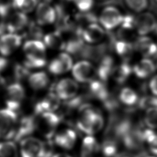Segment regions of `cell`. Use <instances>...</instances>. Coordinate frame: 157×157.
Returning <instances> with one entry per match:
<instances>
[{
    "mask_svg": "<svg viewBox=\"0 0 157 157\" xmlns=\"http://www.w3.org/2000/svg\"><path fill=\"white\" fill-rule=\"evenodd\" d=\"M23 50L25 56V66L27 67L40 68L46 64V47L42 41L28 40L24 44Z\"/></svg>",
    "mask_w": 157,
    "mask_h": 157,
    "instance_id": "obj_1",
    "label": "cell"
},
{
    "mask_svg": "<svg viewBox=\"0 0 157 157\" xmlns=\"http://www.w3.org/2000/svg\"><path fill=\"white\" fill-rule=\"evenodd\" d=\"M104 124L102 116L94 109L85 107L82 109L77 119L78 128L85 134L92 136L100 131Z\"/></svg>",
    "mask_w": 157,
    "mask_h": 157,
    "instance_id": "obj_2",
    "label": "cell"
},
{
    "mask_svg": "<svg viewBox=\"0 0 157 157\" xmlns=\"http://www.w3.org/2000/svg\"><path fill=\"white\" fill-rule=\"evenodd\" d=\"M36 115V130L46 139L50 140L55 134L60 121L59 117L54 112H44Z\"/></svg>",
    "mask_w": 157,
    "mask_h": 157,
    "instance_id": "obj_3",
    "label": "cell"
},
{
    "mask_svg": "<svg viewBox=\"0 0 157 157\" xmlns=\"http://www.w3.org/2000/svg\"><path fill=\"white\" fill-rule=\"evenodd\" d=\"M17 124L15 111L6 108L0 110V139L13 138Z\"/></svg>",
    "mask_w": 157,
    "mask_h": 157,
    "instance_id": "obj_4",
    "label": "cell"
},
{
    "mask_svg": "<svg viewBox=\"0 0 157 157\" xmlns=\"http://www.w3.org/2000/svg\"><path fill=\"white\" fill-rule=\"evenodd\" d=\"M21 157H44L47 150L45 144L34 137H27L20 142Z\"/></svg>",
    "mask_w": 157,
    "mask_h": 157,
    "instance_id": "obj_5",
    "label": "cell"
},
{
    "mask_svg": "<svg viewBox=\"0 0 157 157\" xmlns=\"http://www.w3.org/2000/svg\"><path fill=\"white\" fill-rule=\"evenodd\" d=\"M25 98V91L20 83H11L6 88L5 101L7 108L16 111L20 107Z\"/></svg>",
    "mask_w": 157,
    "mask_h": 157,
    "instance_id": "obj_6",
    "label": "cell"
},
{
    "mask_svg": "<svg viewBox=\"0 0 157 157\" xmlns=\"http://www.w3.org/2000/svg\"><path fill=\"white\" fill-rule=\"evenodd\" d=\"M123 17L117 7L107 6L101 11L99 20L103 28L107 30H111L121 24Z\"/></svg>",
    "mask_w": 157,
    "mask_h": 157,
    "instance_id": "obj_7",
    "label": "cell"
},
{
    "mask_svg": "<svg viewBox=\"0 0 157 157\" xmlns=\"http://www.w3.org/2000/svg\"><path fill=\"white\" fill-rule=\"evenodd\" d=\"M72 74L76 81L81 83H87L94 79L96 74V70L90 62L81 61L73 65Z\"/></svg>",
    "mask_w": 157,
    "mask_h": 157,
    "instance_id": "obj_8",
    "label": "cell"
},
{
    "mask_svg": "<svg viewBox=\"0 0 157 157\" xmlns=\"http://www.w3.org/2000/svg\"><path fill=\"white\" fill-rule=\"evenodd\" d=\"M157 21L153 14L150 12H143L134 17V26L137 33L145 36L156 29Z\"/></svg>",
    "mask_w": 157,
    "mask_h": 157,
    "instance_id": "obj_9",
    "label": "cell"
},
{
    "mask_svg": "<svg viewBox=\"0 0 157 157\" xmlns=\"http://www.w3.org/2000/svg\"><path fill=\"white\" fill-rule=\"evenodd\" d=\"M79 90L77 82L70 78L61 79L55 86V93L63 100H69L74 98Z\"/></svg>",
    "mask_w": 157,
    "mask_h": 157,
    "instance_id": "obj_10",
    "label": "cell"
},
{
    "mask_svg": "<svg viewBox=\"0 0 157 157\" xmlns=\"http://www.w3.org/2000/svg\"><path fill=\"white\" fill-rule=\"evenodd\" d=\"M72 67L71 56L67 53H61L50 61L48 70L54 75H60L68 72Z\"/></svg>",
    "mask_w": 157,
    "mask_h": 157,
    "instance_id": "obj_11",
    "label": "cell"
},
{
    "mask_svg": "<svg viewBox=\"0 0 157 157\" xmlns=\"http://www.w3.org/2000/svg\"><path fill=\"white\" fill-rule=\"evenodd\" d=\"M22 38L21 36L8 33L0 37V54L7 56L12 54L21 45Z\"/></svg>",
    "mask_w": 157,
    "mask_h": 157,
    "instance_id": "obj_12",
    "label": "cell"
},
{
    "mask_svg": "<svg viewBox=\"0 0 157 157\" xmlns=\"http://www.w3.org/2000/svg\"><path fill=\"white\" fill-rule=\"evenodd\" d=\"M36 17L39 25H50L56 20V12L49 3L40 2L36 7Z\"/></svg>",
    "mask_w": 157,
    "mask_h": 157,
    "instance_id": "obj_13",
    "label": "cell"
},
{
    "mask_svg": "<svg viewBox=\"0 0 157 157\" xmlns=\"http://www.w3.org/2000/svg\"><path fill=\"white\" fill-rule=\"evenodd\" d=\"M82 39L87 43L95 44L103 39L105 31L102 27L93 23L85 26L79 33Z\"/></svg>",
    "mask_w": 157,
    "mask_h": 157,
    "instance_id": "obj_14",
    "label": "cell"
},
{
    "mask_svg": "<svg viewBox=\"0 0 157 157\" xmlns=\"http://www.w3.org/2000/svg\"><path fill=\"white\" fill-rule=\"evenodd\" d=\"M7 16L6 20V29L9 33H15L21 31L28 23V17L20 11L13 12Z\"/></svg>",
    "mask_w": 157,
    "mask_h": 157,
    "instance_id": "obj_15",
    "label": "cell"
},
{
    "mask_svg": "<svg viewBox=\"0 0 157 157\" xmlns=\"http://www.w3.org/2000/svg\"><path fill=\"white\" fill-rule=\"evenodd\" d=\"M60 99L55 93H50L37 102L35 106V115L44 112H54L59 106Z\"/></svg>",
    "mask_w": 157,
    "mask_h": 157,
    "instance_id": "obj_16",
    "label": "cell"
},
{
    "mask_svg": "<svg viewBox=\"0 0 157 157\" xmlns=\"http://www.w3.org/2000/svg\"><path fill=\"white\" fill-rule=\"evenodd\" d=\"M36 118L34 117L23 118L19 124H17L13 139L16 140H22L29 137L28 135L36 130Z\"/></svg>",
    "mask_w": 157,
    "mask_h": 157,
    "instance_id": "obj_17",
    "label": "cell"
},
{
    "mask_svg": "<svg viewBox=\"0 0 157 157\" xmlns=\"http://www.w3.org/2000/svg\"><path fill=\"white\" fill-rule=\"evenodd\" d=\"M76 139L77 136L75 131L70 129L62 130L54 136L55 143L66 150H70L74 147Z\"/></svg>",
    "mask_w": 157,
    "mask_h": 157,
    "instance_id": "obj_18",
    "label": "cell"
},
{
    "mask_svg": "<svg viewBox=\"0 0 157 157\" xmlns=\"http://www.w3.org/2000/svg\"><path fill=\"white\" fill-rule=\"evenodd\" d=\"M135 48L145 56H151L157 53V45L146 36H142L136 40Z\"/></svg>",
    "mask_w": 157,
    "mask_h": 157,
    "instance_id": "obj_19",
    "label": "cell"
},
{
    "mask_svg": "<svg viewBox=\"0 0 157 157\" xmlns=\"http://www.w3.org/2000/svg\"><path fill=\"white\" fill-rule=\"evenodd\" d=\"M156 67L153 62L148 58L139 61L133 68L135 75L140 78H145L151 75L155 71Z\"/></svg>",
    "mask_w": 157,
    "mask_h": 157,
    "instance_id": "obj_20",
    "label": "cell"
},
{
    "mask_svg": "<svg viewBox=\"0 0 157 157\" xmlns=\"http://www.w3.org/2000/svg\"><path fill=\"white\" fill-rule=\"evenodd\" d=\"M49 77L43 71L36 72L30 74L28 77V83L32 89L36 91L45 89L49 84Z\"/></svg>",
    "mask_w": 157,
    "mask_h": 157,
    "instance_id": "obj_21",
    "label": "cell"
},
{
    "mask_svg": "<svg viewBox=\"0 0 157 157\" xmlns=\"http://www.w3.org/2000/svg\"><path fill=\"white\" fill-rule=\"evenodd\" d=\"M44 44L53 50H63L66 47L64 42L59 31H53L44 36Z\"/></svg>",
    "mask_w": 157,
    "mask_h": 157,
    "instance_id": "obj_22",
    "label": "cell"
},
{
    "mask_svg": "<svg viewBox=\"0 0 157 157\" xmlns=\"http://www.w3.org/2000/svg\"><path fill=\"white\" fill-rule=\"evenodd\" d=\"M99 149V145L92 136H88L84 138L82 147V157H92L98 151Z\"/></svg>",
    "mask_w": 157,
    "mask_h": 157,
    "instance_id": "obj_23",
    "label": "cell"
},
{
    "mask_svg": "<svg viewBox=\"0 0 157 157\" xmlns=\"http://www.w3.org/2000/svg\"><path fill=\"white\" fill-rule=\"evenodd\" d=\"M131 71L130 67L127 64L123 63L114 67L111 74L114 80L118 83H123L128 78Z\"/></svg>",
    "mask_w": 157,
    "mask_h": 157,
    "instance_id": "obj_24",
    "label": "cell"
},
{
    "mask_svg": "<svg viewBox=\"0 0 157 157\" xmlns=\"http://www.w3.org/2000/svg\"><path fill=\"white\" fill-rule=\"evenodd\" d=\"M18 148L15 142L10 140L0 142V157H17Z\"/></svg>",
    "mask_w": 157,
    "mask_h": 157,
    "instance_id": "obj_25",
    "label": "cell"
},
{
    "mask_svg": "<svg viewBox=\"0 0 157 157\" xmlns=\"http://www.w3.org/2000/svg\"><path fill=\"white\" fill-rule=\"evenodd\" d=\"M37 2V0H13L12 5L18 11L26 14L34 10Z\"/></svg>",
    "mask_w": 157,
    "mask_h": 157,
    "instance_id": "obj_26",
    "label": "cell"
},
{
    "mask_svg": "<svg viewBox=\"0 0 157 157\" xmlns=\"http://www.w3.org/2000/svg\"><path fill=\"white\" fill-rule=\"evenodd\" d=\"M119 99L123 104L126 105H132L137 102L138 96L132 89L125 87L120 92Z\"/></svg>",
    "mask_w": 157,
    "mask_h": 157,
    "instance_id": "obj_27",
    "label": "cell"
},
{
    "mask_svg": "<svg viewBox=\"0 0 157 157\" xmlns=\"http://www.w3.org/2000/svg\"><path fill=\"white\" fill-rule=\"evenodd\" d=\"M115 49L120 56L124 59H128L132 56L134 46L130 42L119 40L115 44Z\"/></svg>",
    "mask_w": 157,
    "mask_h": 157,
    "instance_id": "obj_28",
    "label": "cell"
},
{
    "mask_svg": "<svg viewBox=\"0 0 157 157\" xmlns=\"http://www.w3.org/2000/svg\"><path fill=\"white\" fill-rule=\"evenodd\" d=\"M144 120L146 125L151 129L157 128V107L153 106L147 109Z\"/></svg>",
    "mask_w": 157,
    "mask_h": 157,
    "instance_id": "obj_29",
    "label": "cell"
},
{
    "mask_svg": "<svg viewBox=\"0 0 157 157\" xmlns=\"http://www.w3.org/2000/svg\"><path fill=\"white\" fill-rule=\"evenodd\" d=\"M127 7L136 12H141L147 8L148 0H124Z\"/></svg>",
    "mask_w": 157,
    "mask_h": 157,
    "instance_id": "obj_30",
    "label": "cell"
},
{
    "mask_svg": "<svg viewBox=\"0 0 157 157\" xmlns=\"http://www.w3.org/2000/svg\"><path fill=\"white\" fill-rule=\"evenodd\" d=\"M144 136L151 152L157 155V134L154 133L151 130H147L145 132Z\"/></svg>",
    "mask_w": 157,
    "mask_h": 157,
    "instance_id": "obj_31",
    "label": "cell"
},
{
    "mask_svg": "<svg viewBox=\"0 0 157 157\" xmlns=\"http://www.w3.org/2000/svg\"><path fill=\"white\" fill-rule=\"evenodd\" d=\"M82 12H89L93 6L94 0H71Z\"/></svg>",
    "mask_w": 157,
    "mask_h": 157,
    "instance_id": "obj_32",
    "label": "cell"
},
{
    "mask_svg": "<svg viewBox=\"0 0 157 157\" xmlns=\"http://www.w3.org/2000/svg\"><path fill=\"white\" fill-rule=\"evenodd\" d=\"M112 69H112V60L110 58H105L101 64L99 69V74L101 78H105L110 74V72H112Z\"/></svg>",
    "mask_w": 157,
    "mask_h": 157,
    "instance_id": "obj_33",
    "label": "cell"
},
{
    "mask_svg": "<svg viewBox=\"0 0 157 157\" xmlns=\"http://www.w3.org/2000/svg\"><path fill=\"white\" fill-rule=\"evenodd\" d=\"M102 151L104 154L107 156H113L115 154L117 148L113 144L110 142H107L104 144Z\"/></svg>",
    "mask_w": 157,
    "mask_h": 157,
    "instance_id": "obj_34",
    "label": "cell"
},
{
    "mask_svg": "<svg viewBox=\"0 0 157 157\" xmlns=\"http://www.w3.org/2000/svg\"><path fill=\"white\" fill-rule=\"evenodd\" d=\"M149 87L151 92L157 96V75L151 78L149 83Z\"/></svg>",
    "mask_w": 157,
    "mask_h": 157,
    "instance_id": "obj_35",
    "label": "cell"
},
{
    "mask_svg": "<svg viewBox=\"0 0 157 157\" xmlns=\"http://www.w3.org/2000/svg\"><path fill=\"white\" fill-rule=\"evenodd\" d=\"M8 65V61L4 57H0V72L4 71Z\"/></svg>",
    "mask_w": 157,
    "mask_h": 157,
    "instance_id": "obj_36",
    "label": "cell"
},
{
    "mask_svg": "<svg viewBox=\"0 0 157 157\" xmlns=\"http://www.w3.org/2000/svg\"><path fill=\"white\" fill-rule=\"evenodd\" d=\"M5 85H6V80L2 76H1V75H0V91L4 88Z\"/></svg>",
    "mask_w": 157,
    "mask_h": 157,
    "instance_id": "obj_37",
    "label": "cell"
},
{
    "mask_svg": "<svg viewBox=\"0 0 157 157\" xmlns=\"http://www.w3.org/2000/svg\"><path fill=\"white\" fill-rule=\"evenodd\" d=\"M52 157H71L69 155L64 153H58L54 155Z\"/></svg>",
    "mask_w": 157,
    "mask_h": 157,
    "instance_id": "obj_38",
    "label": "cell"
},
{
    "mask_svg": "<svg viewBox=\"0 0 157 157\" xmlns=\"http://www.w3.org/2000/svg\"><path fill=\"white\" fill-rule=\"evenodd\" d=\"M38 1L40 2H44V3H49L52 1V0H37Z\"/></svg>",
    "mask_w": 157,
    "mask_h": 157,
    "instance_id": "obj_39",
    "label": "cell"
},
{
    "mask_svg": "<svg viewBox=\"0 0 157 157\" xmlns=\"http://www.w3.org/2000/svg\"><path fill=\"white\" fill-rule=\"evenodd\" d=\"M154 1V2L157 4V0H153Z\"/></svg>",
    "mask_w": 157,
    "mask_h": 157,
    "instance_id": "obj_40",
    "label": "cell"
},
{
    "mask_svg": "<svg viewBox=\"0 0 157 157\" xmlns=\"http://www.w3.org/2000/svg\"><path fill=\"white\" fill-rule=\"evenodd\" d=\"M156 36H157V26H156Z\"/></svg>",
    "mask_w": 157,
    "mask_h": 157,
    "instance_id": "obj_41",
    "label": "cell"
},
{
    "mask_svg": "<svg viewBox=\"0 0 157 157\" xmlns=\"http://www.w3.org/2000/svg\"><path fill=\"white\" fill-rule=\"evenodd\" d=\"M147 157H156V156H147Z\"/></svg>",
    "mask_w": 157,
    "mask_h": 157,
    "instance_id": "obj_42",
    "label": "cell"
},
{
    "mask_svg": "<svg viewBox=\"0 0 157 157\" xmlns=\"http://www.w3.org/2000/svg\"><path fill=\"white\" fill-rule=\"evenodd\" d=\"M1 1H2V0H0V2H1Z\"/></svg>",
    "mask_w": 157,
    "mask_h": 157,
    "instance_id": "obj_43",
    "label": "cell"
}]
</instances>
